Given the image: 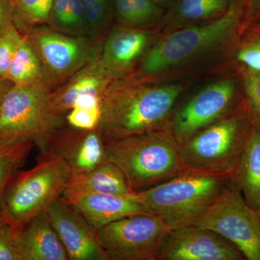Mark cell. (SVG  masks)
Segmentation results:
<instances>
[{
  "mask_svg": "<svg viewBox=\"0 0 260 260\" xmlns=\"http://www.w3.org/2000/svg\"><path fill=\"white\" fill-rule=\"evenodd\" d=\"M184 88L179 84L150 85L141 77L114 80L101 99L98 129L109 141L169 127L173 107Z\"/></svg>",
  "mask_w": 260,
  "mask_h": 260,
  "instance_id": "6da1fadb",
  "label": "cell"
},
{
  "mask_svg": "<svg viewBox=\"0 0 260 260\" xmlns=\"http://www.w3.org/2000/svg\"><path fill=\"white\" fill-rule=\"evenodd\" d=\"M88 25L89 37L102 38L114 14V0H81Z\"/></svg>",
  "mask_w": 260,
  "mask_h": 260,
  "instance_id": "484cf974",
  "label": "cell"
},
{
  "mask_svg": "<svg viewBox=\"0 0 260 260\" xmlns=\"http://www.w3.org/2000/svg\"><path fill=\"white\" fill-rule=\"evenodd\" d=\"M44 153L55 154L64 159L71 169L72 175L89 172L107 160L105 140L98 127L82 130L66 124L54 135Z\"/></svg>",
  "mask_w": 260,
  "mask_h": 260,
  "instance_id": "5bb4252c",
  "label": "cell"
},
{
  "mask_svg": "<svg viewBox=\"0 0 260 260\" xmlns=\"http://www.w3.org/2000/svg\"><path fill=\"white\" fill-rule=\"evenodd\" d=\"M13 85V84L9 80L5 79V78H0V108H1L5 95Z\"/></svg>",
  "mask_w": 260,
  "mask_h": 260,
  "instance_id": "836d02e7",
  "label": "cell"
},
{
  "mask_svg": "<svg viewBox=\"0 0 260 260\" xmlns=\"http://www.w3.org/2000/svg\"><path fill=\"white\" fill-rule=\"evenodd\" d=\"M228 0H179L176 15L185 21L201 20L226 11Z\"/></svg>",
  "mask_w": 260,
  "mask_h": 260,
  "instance_id": "4316f807",
  "label": "cell"
},
{
  "mask_svg": "<svg viewBox=\"0 0 260 260\" xmlns=\"http://www.w3.org/2000/svg\"><path fill=\"white\" fill-rule=\"evenodd\" d=\"M232 243L248 260H260V218L230 178V182L194 224Z\"/></svg>",
  "mask_w": 260,
  "mask_h": 260,
  "instance_id": "9c48e42d",
  "label": "cell"
},
{
  "mask_svg": "<svg viewBox=\"0 0 260 260\" xmlns=\"http://www.w3.org/2000/svg\"><path fill=\"white\" fill-rule=\"evenodd\" d=\"M230 182V177L185 172L135 198L170 230L194 225Z\"/></svg>",
  "mask_w": 260,
  "mask_h": 260,
  "instance_id": "5b68a950",
  "label": "cell"
},
{
  "mask_svg": "<svg viewBox=\"0 0 260 260\" xmlns=\"http://www.w3.org/2000/svg\"><path fill=\"white\" fill-rule=\"evenodd\" d=\"M66 189L123 197L135 194L120 169L108 159L89 172L71 175Z\"/></svg>",
  "mask_w": 260,
  "mask_h": 260,
  "instance_id": "d6986e66",
  "label": "cell"
},
{
  "mask_svg": "<svg viewBox=\"0 0 260 260\" xmlns=\"http://www.w3.org/2000/svg\"><path fill=\"white\" fill-rule=\"evenodd\" d=\"M22 37L13 22L0 34V78L6 79Z\"/></svg>",
  "mask_w": 260,
  "mask_h": 260,
  "instance_id": "83f0119b",
  "label": "cell"
},
{
  "mask_svg": "<svg viewBox=\"0 0 260 260\" xmlns=\"http://www.w3.org/2000/svg\"><path fill=\"white\" fill-rule=\"evenodd\" d=\"M42 65L43 81L51 91L66 83L102 51V38L75 37L42 25L25 34Z\"/></svg>",
  "mask_w": 260,
  "mask_h": 260,
  "instance_id": "52a82bcc",
  "label": "cell"
},
{
  "mask_svg": "<svg viewBox=\"0 0 260 260\" xmlns=\"http://www.w3.org/2000/svg\"><path fill=\"white\" fill-rule=\"evenodd\" d=\"M244 200L256 211L260 196V126L253 125L249 141L230 177Z\"/></svg>",
  "mask_w": 260,
  "mask_h": 260,
  "instance_id": "ffe728a7",
  "label": "cell"
},
{
  "mask_svg": "<svg viewBox=\"0 0 260 260\" xmlns=\"http://www.w3.org/2000/svg\"><path fill=\"white\" fill-rule=\"evenodd\" d=\"M254 125L252 116L237 112L183 143L179 157L185 172L229 177L237 169Z\"/></svg>",
  "mask_w": 260,
  "mask_h": 260,
  "instance_id": "8992f818",
  "label": "cell"
},
{
  "mask_svg": "<svg viewBox=\"0 0 260 260\" xmlns=\"http://www.w3.org/2000/svg\"><path fill=\"white\" fill-rule=\"evenodd\" d=\"M170 229L157 215H129L97 229L98 241L108 260H156Z\"/></svg>",
  "mask_w": 260,
  "mask_h": 260,
  "instance_id": "30bf717a",
  "label": "cell"
},
{
  "mask_svg": "<svg viewBox=\"0 0 260 260\" xmlns=\"http://www.w3.org/2000/svg\"><path fill=\"white\" fill-rule=\"evenodd\" d=\"M75 208L94 230L137 214H152L135 198L72 190L66 189L61 197Z\"/></svg>",
  "mask_w": 260,
  "mask_h": 260,
  "instance_id": "9a60e30c",
  "label": "cell"
},
{
  "mask_svg": "<svg viewBox=\"0 0 260 260\" xmlns=\"http://www.w3.org/2000/svg\"><path fill=\"white\" fill-rule=\"evenodd\" d=\"M47 25L68 35L90 37L81 0H54Z\"/></svg>",
  "mask_w": 260,
  "mask_h": 260,
  "instance_id": "7402d4cb",
  "label": "cell"
},
{
  "mask_svg": "<svg viewBox=\"0 0 260 260\" xmlns=\"http://www.w3.org/2000/svg\"><path fill=\"white\" fill-rule=\"evenodd\" d=\"M13 23V3L11 0H0V34Z\"/></svg>",
  "mask_w": 260,
  "mask_h": 260,
  "instance_id": "d6a6232c",
  "label": "cell"
},
{
  "mask_svg": "<svg viewBox=\"0 0 260 260\" xmlns=\"http://www.w3.org/2000/svg\"><path fill=\"white\" fill-rule=\"evenodd\" d=\"M51 93L43 80L11 87L0 108V145L31 143L46 152L67 124L65 116L53 107Z\"/></svg>",
  "mask_w": 260,
  "mask_h": 260,
  "instance_id": "3957f363",
  "label": "cell"
},
{
  "mask_svg": "<svg viewBox=\"0 0 260 260\" xmlns=\"http://www.w3.org/2000/svg\"><path fill=\"white\" fill-rule=\"evenodd\" d=\"M150 38V32L141 28L114 27L103 41L98 61L113 80L125 77L144 54Z\"/></svg>",
  "mask_w": 260,
  "mask_h": 260,
  "instance_id": "2e32d148",
  "label": "cell"
},
{
  "mask_svg": "<svg viewBox=\"0 0 260 260\" xmlns=\"http://www.w3.org/2000/svg\"><path fill=\"white\" fill-rule=\"evenodd\" d=\"M236 88L231 80L211 84L191 98L170 121L178 143H183L214 123L237 112L233 110Z\"/></svg>",
  "mask_w": 260,
  "mask_h": 260,
  "instance_id": "8fae6325",
  "label": "cell"
},
{
  "mask_svg": "<svg viewBox=\"0 0 260 260\" xmlns=\"http://www.w3.org/2000/svg\"><path fill=\"white\" fill-rule=\"evenodd\" d=\"M18 241L23 260H70L47 213L18 229Z\"/></svg>",
  "mask_w": 260,
  "mask_h": 260,
  "instance_id": "e0dca14e",
  "label": "cell"
},
{
  "mask_svg": "<svg viewBox=\"0 0 260 260\" xmlns=\"http://www.w3.org/2000/svg\"><path fill=\"white\" fill-rule=\"evenodd\" d=\"M71 175L69 165L59 155L41 153L35 167L18 171L10 181L0 207V220L20 229L46 213L61 198Z\"/></svg>",
  "mask_w": 260,
  "mask_h": 260,
  "instance_id": "277c9868",
  "label": "cell"
},
{
  "mask_svg": "<svg viewBox=\"0 0 260 260\" xmlns=\"http://www.w3.org/2000/svg\"><path fill=\"white\" fill-rule=\"evenodd\" d=\"M245 91L253 121L260 126V72L252 71L247 77Z\"/></svg>",
  "mask_w": 260,
  "mask_h": 260,
  "instance_id": "4dcf8cb0",
  "label": "cell"
},
{
  "mask_svg": "<svg viewBox=\"0 0 260 260\" xmlns=\"http://www.w3.org/2000/svg\"><path fill=\"white\" fill-rule=\"evenodd\" d=\"M34 147L31 143L0 145V207L10 181L23 167Z\"/></svg>",
  "mask_w": 260,
  "mask_h": 260,
  "instance_id": "d4e9b609",
  "label": "cell"
},
{
  "mask_svg": "<svg viewBox=\"0 0 260 260\" xmlns=\"http://www.w3.org/2000/svg\"><path fill=\"white\" fill-rule=\"evenodd\" d=\"M7 80L15 85H29L43 80L40 58L26 36L20 39Z\"/></svg>",
  "mask_w": 260,
  "mask_h": 260,
  "instance_id": "44dd1931",
  "label": "cell"
},
{
  "mask_svg": "<svg viewBox=\"0 0 260 260\" xmlns=\"http://www.w3.org/2000/svg\"><path fill=\"white\" fill-rule=\"evenodd\" d=\"M46 213L70 260H108L95 230L66 200L59 198Z\"/></svg>",
  "mask_w": 260,
  "mask_h": 260,
  "instance_id": "4fadbf2b",
  "label": "cell"
},
{
  "mask_svg": "<svg viewBox=\"0 0 260 260\" xmlns=\"http://www.w3.org/2000/svg\"><path fill=\"white\" fill-rule=\"evenodd\" d=\"M170 127L105 141L107 158L120 169L129 187L141 192L185 172Z\"/></svg>",
  "mask_w": 260,
  "mask_h": 260,
  "instance_id": "7a4b0ae2",
  "label": "cell"
},
{
  "mask_svg": "<svg viewBox=\"0 0 260 260\" xmlns=\"http://www.w3.org/2000/svg\"><path fill=\"white\" fill-rule=\"evenodd\" d=\"M101 105L78 106L72 108L65 115L68 125L75 129H96L101 119Z\"/></svg>",
  "mask_w": 260,
  "mask_h": 260,
  "instance_id": "f1b7e54d",
  "label": "cell"
},
{
  "mask_svg": "<svg viewBox=\"0 0 260 260\" xmlns=\"http://www.w3.org/2000/svg\"><path fill=\"white\" fill-rule=\"evenodd\" d=\"M160 14L153 0H114V15L123 25L140 28L152 23Z\"/></svg>",
  "mask_w": 260,
  "mask_h": 260,
  "instance_id": "cb8c5ba5",
  "label": "cell"
},
{
  "mask_svg": "<svg viewBox=\"0 0 260 260\" xmlns=\"http://www.w3.org/2000/svg\"><path fill=\"white\" fill-rule=\"evenodd\" d=\"M251 6L260 14V0H251Z\"/></svg>",
  "mask_w": 260,
  "mask_h": 260,
  "instance_id": "e575fe53",
  "label": "cell"
},
{
  "mask_svg": "<svg viewBox=\"0 0 260 260\" xmlns=\"http://www.w3.org/2000/svg\"><path fill=\"white\" fill-rule=\"evenodd\" d=\"M237 10L230 5L215 21L172 32L147 53L140 64L139 76L156 74L190 59L222 42L237 21Z\"/></svg>",
  "mask_w": 260,
  "mask_h": 260,
  "instance_id": "ba28073f",
  "label": "cell"
},
{
  "mask_svg": "<svg viewBox=\"0 0 260 260\" xmlns=\"http://www.w3.org/2000/svg\"><path fill=\"white\" fill-rule=\"evenodd\" d=\"M153 1L155 2V3H161L167 1V0H153Z\"/></svg>",
  "mask_w": 260,
  "mask_h": 260,
  "instance_id": "8d00e7d4",
  "label": "cell"
},
{
  "mask_svg": "<svg viewBox=\"0 0 260 260\" xmlns=\"http://www.w3.org/2000/svg\"><path fill=\"white\" fill-rule=\"evenodd\" d=\"M114 80L102 69L97 58L51 91V104L56 112L65 116L78 98L86 95L102 98Z\"/></svg>",
  "mask_w": 260,
  "mask_h": 260,
  "instance_id": "ac0fdd59",
  "label": "cell"
},
{
  "mask_svg": "<svg viewBox=\"0 0 260 260\" xmlns=\"http://www.w3.org/2000/svg\"><path fill=\"white\" fill-rule=\"evenodd\" d=\"M238 59L251 71L260 72V39L246 44L238 53Z\"/></svg>",
  "mask_w": 260,
  "mask_h": 260,
  "instance_id": "1f68e13d",
  "label": "cell"
},
{
  "mask_svg": "<svg viewBox=\"0 0 260 260\" xmlns=\"http://www.w3.org/2000/svg\"><path fill=\"white\" fill-rule=\"evenodd\" d=\"M18 232V229L0 220V260H23Z\"/></svg>",
  "mask_w": 260,
  "mask_h": 260,
  "instance_id": "f546056e",
  "label": "cell"
},
{
  "mask_svg": "<svg viewBox=\"0 0 260 260\" xmlns=\"http://www.w3.org/2000/svg\"><path fill=\"white\" fill-rule=\"evenodd\" d=\"M256 213H257L258 215H259V217L260 218V196H259V203H258L257 210H256Z\"/></svg>",
  "mask_w": 260,
  "mask_h": 260,
  "instance_id": "d590c367",
  "label": "cell"
},
{
  "mask_svg": "<svg viewBox=\"0 0 260 260\" xmlns=\"http://www.w3.org/2000/svg\"><path fill=\"white\" fill-rule=\"evenodd\" d=\"M242 252L217 233L186 225L169 231L156 260H242Z\"/></svg>",
  "mask_w": 260,
  "mask_h": 260,
  "instance_id": "7c38bea8",
  "label": "cell"
},
{
  "mask_svg": "<svg viewBox=\"0 0 260 260\" xmlns=\"http://www.w3.org/2000/svg\"><path fill=\"white\" fill-rule=\"evenodd\" d=\"M11 1H12V3H13V2L14 1V0H11Z\"/></svg>",
  "mask_w": 260,
  "mask_h": 260,
  "instance_id": "74e56055",
  "label": "cell"
},
{
  "mask_svg": "<svg viewBox=\"0 0 260 260\" xmlns=\"http://www.w3.org/2000/svg\"><path fill=\"white\" fill-rule=\"evenodd\" d=\"M54 0H14L13 22L22 35L32 28L47 25Z\"/></svg>",
  "mask_w": 260,
  "mask_h": 260,
  "instance_id": "603a6c76",
  "label": "cell"
}]
</instances>
